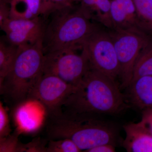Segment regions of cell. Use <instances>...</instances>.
Segmentation results:
<instances>
[{"instance_id": "6da1fadb", "label": "cell", "mask_w": 152, "mask_h": 152, "mask_svg": "<svg viewBox=\"0 0 152 152\" xmlns=\"http://www.w3.org/2000/svg\"><path fill=\"white\" fill-rule=\"evenodd\" d=\"M116 81L91 68L61 107L68 113L114 115L127 107Z\"/></svg>"}, {"instance_id": "7a4b0ae2", "label": "cell", "mask_w": 152, "mask_h": 152, "mask_svg": "<svg viewBox=\"0 0 152 152\" xmlns=\"http://www.w3.org/2000/svg\"><path fill=\"white\" fill-rule=\"evenodd\" d=\"M45 124L48 140L69 139L82 151L102 144L115 145L116 140L114 127L97 115L68 113L61 110L47 114Z\"/></svg>"}, {"instance_id": "3957f363", "label": "cell", "mask_w": 152, "mask_h": 152, "mask_svg": "<svg viewBox=\"0 0 152 152\" xmlns=\"http://www.w3.org/2000/svg\"><path fill=\"white\" fill-rule=\"evenodd\" d=\"M44 53L42 39L35 43L18 47L10 70L0 85L5 100L15 107L27 100L42 75Z\"/></svg>"}, {"instance_id": "277c9868", "label": "cell", "mask_w": 152, "mask_h": 152, "mask_svg": "<svg viewBox=\"0 0 152 152\" xmlns=\"http://www.w3.org/2000/svg\"><path fill=\"white\" fill-rule=\"evenodd\" d=\"M48 15L50 18L45 24L42 37L45 54L81 46L83 42L99 28L78 6L58 9Z\"/></svg>"}, {"instance_id": "5b68a950", "label": "cell", "mask_w": 152, "mask_h": 152, "mask_svg": "<svg viewBox=\"0 0 152 152\" xmlns=\"http://www.w3.org/2000/svg\"><path fill=\"white\" fill-rule=\"evenodd\" d=\"M108 31L119 62L121 87L127 88L132 79L137 58L142 49L152 39V34L137 28Z\"/></svg>"}, {"instance_id": "8992f818", "label": "cell", "mask_w": 152, "mask_h": 152, "mask_svg": "<svg viewBox=\"0 0 152 152\" xmlns=\"http://www.w3.org/2000/svg\"><path fill=\"white\" fill-rule=\"evenodd\" d=\"M81 46L70 47L45 54L43 73L53 75L76 87L90 65Z\"/></svg>"}, {"instance_id": "52a82bcc", "label": "cell", "mask_w": 152, "mask_h": 152, "mask_svg": "<svg viewBox=\"0 0 152 152\" xmlns=\"http://www.w3.org/2000/svg\"><path fill=\"white\" fill-rule=\"evenodd\" d=\"M90 66L114 80L119 77V62L108 31L99 28L81 45Z\"/></svg>"}, {"instance_id": "ba28073f", "label": "cell", "mask_w": 152, "mask_h": 152, "mask_svg": "<svg viewBox=\"0 0 152 152\" xmlns=\"http://www.w3.org/2000/svg\"><path fill=\"white\" fill-rule=\"evenodd\" d=\"M75 88L56 76L43 74L29 99L39 102L45 109L47 114L53 113L61 110L63 104Z\"/></svg>"}, {"instance_id": "9c48e42d", "label": "cell", "mask_w": 152, "mask_h": 152, "mask_svg": "<svg viewBox=\"0 0 152 152\" xmlns=\"http://www.w3.org/2000/svg\"><path fill=\"white\" fill-rule=\"evenodd\" d=\"M43 18L31 20L9 18L0 28L10 44L17 47L33 45L42 39L45 24Z\"/></svg>"}, {"instance_id": "30bf717a", "label": "cell", "mask_w": 152, "mask_h": 152, "mask_svg": "<svg viewBox=\"0 0 152 152\" xmlns=\"http://www.w3.org/2000/svg\"><path fill=\"white\" fill-rule=\"evenodd\" d=\"M110 15L113 29L137 28L147 31L139 18L134 0H111Z\"/></svg>"}, {"instance_id": "8fae6325", "label": "cell", "mask_w": 152, "mask_h": 152, "mask_svg": "<svg viewBox=\"0 0 152 152\" xmlns=\"http://www.w3.org/2000/svg\"><path fill=\"white\" fill-rule=\"evenodd\" d=\"M126 137L123 146L129 152H152V134L140 121L124 126Z\"/></svg>"}, {"instance_id": "7c38bea8", "label": "cell", "mask_w": 152, "mask_h": 152, "mask_svg": "<svg viewBox=\"0 0 152 152\" xmlns=\"http://www.w3.org/2000/svg\"><path fill=\"white\" fill-rule=\"evenodd\" d=\"M7 1L10 9V18L31 20L46 17L52 12L46 0H10Z\"/></svg>"}, {"instance_id": "4fadbf2b", "label": "cell", "mask_w": 152, "mask_h": 152, "mask_svg": "<svg viewBox=\"0 0 152 152\" xmlns=\"http://www.w3.org/2000/svg\"><path fill=\"white\" fill-rule=\"evenodd\" d=\"M129 97L133 106L143 111L152 107V75L143 76L131 82Z\"/></svg>"}, {"instance_id": "5bb4252c", "label": "cell", "mask_w": 152, "mask_h": 152, "mask_svg": "<svg viewBox=\"0 0 152 152\" xmlns=\"http://www.w3.org/2000/svg\"><path fill=\"white\" fill-rule=\"evenodd\" d=\"M85 14L108 29H113L110 15L111 0H74Z\"/></svg>"}, {"instance_id": "9a60e30c", "label": "cell", "mask_w": 152, "mask_h": 152, "mask_svg": "<svg viewBox=\"0 0 152 152\" xmlns=\"http://www.w3.org/2000/svg\"><path fill=\"white\" fill-rule=\"evenodd\" d=\"M148 75H152V39L142 49L137 58L132 81Z\"/></svg>"}, {"instance_id": "2e32d148", "label": "cell", "mask_w": 152, "mask_h": 152, "mask_svg": "<svg viewBox=\"0 0 152 152\" xmlns=\"http://www.w3.org/2000/svg\"><path fill=\"white\" fill-rule=\"evenodd\" d=\"M18 47L1 40L0 42V85L10 70L18 53Z\"/></svg>"}, {"instance_id": "e0dca14e", "label": "cell", "mask_w": 152, "mask_h": 152, "mask_svg": "<svg viewBox=\"0 0 152 152\" xmlns=\"http://www.w3.org/2000/svg\"><path fill=\"white\" fill-rule=\"evenodd\" d=\"M137 12L146 31L152 34V2L150 0H134Z\"/></svg>"}, {"instance_id": "ac0fdd59", "label": "cell", "mask_w": 152, "mask_h": 152, "mask_svg": "<svg viewBox=\"0 0 152 152\" xmlns=\"http://www.w3.org/2000/svg\"><path fill=\"white\" fill-rule=\"evenodd\" d=\"M78 147L72 141L68 139L49 140L47 152H81Z\"/></svg>"}, {"instance_id": "d6986e66", "label": "cell", "mask_w": 152, "mask_h": 152, "mask_svg": "<svg viewBox=\"0 0 152 152\" xmlns=\"http://www.w3.org/2000/svg\"><path fill=\"white\" fill-rule=\"evenodd\" d=\"M16 133L0 138V152H23V144L19 141L18 135Z\"/></svg>"}, {"instance_id": "ffe728a7", "label": "cell", "mask_w": 152, "mask_h": 152, "mask_svg": "<svg viewBox=\"0 0 152 152\" xmlns=\"http://www.w3.org/2000/svg\"><path fill=\"white\" fill-rule=\"evenodd\" d=\"M8 112L1 101L0 102V138L10 134Z\"/></svg>"}, {"instance_id": "44dd1931", "label": "cell", "mask_w": 152, "mask_h": 152, "mask_svg": "<svg viewBox=\"0 0 152 152\" xmlns=\"http://www.w3.org/2000/svg\"><path fill=\"white\" fill-rule=\"evenodd\" d=\"M46 140L37 138L27 144H24L23 152H47Z\"/></svg>"}, {"instance_id": "7402d4cb", "label": "cell", "mask_w": 152, "mask_h": 152, "mask_svg": "<svg viewBox=\"0 0 152 152\" xmlns=\"http://www.w3.org/2000/svg\"><path fill=\"white\" fill-rule=\"evenodd\" d=\"M53 11L74 6V0H46Z\"/></svg>"}, {"instance_id": "603a6c76", "label": "cell", "mask_w": 152, "mask_h": 152, "mask_svg": "<svg viewBox=\"0 0 152 152\" xmlns=\"http://www.w3.org/2000/svg\"><path fill=\"white\" fill-rule=\"evenodd\" d=\"M10 4L6 0H0V26L10 18Z\"/></svg>"}, {"instance_id": "cb8c5ba5", "label": "cell", "mask_w": 152, "mask_h": 152, "mask_svg": "<svg viewBox=\"0 0 152 152\" xmlns=\"http://www.w3.org/2000/svg\"><path fill=\"white\" fill-rule=\"evenodd\" d=\"M152 134V107L142 111L141 121Z\"/></svg>"}, {"instance_id": "d4e9b609", "label": "cell", "mask_w": 152, "mask_h": 152, "mask_svg": "<svg viewBox=\"0 0 152 152\" xmlns=\"http://www.w3.org/2000/svg\"><path fill=\"white\" fill-rule=\"evenodd\" d=\"M87 152H115V145L111 144H104L99 145L87 151Z\"/></svg>"}, {"instance_id": "484cf974", "label": "cell", "mask_w": 152, "mask_h": 152, "mask_svg": "<svg viewBox=\"0 0 152 152\" xmlns=\"http://www.w3.org/2000/svg\"><path fill=\"white\" fill-rule=\"evenodd\" d=\"M6 1H10V0H6Z\"/></svg>"}, {"instance_id": "4316f807", "label": "cell", "mask_w": 152, "mask_h": 152, "mask_svg": "<svg viewBox=\"0 0 152 152\" xmlns=\"http://www.w3.org/2000/svg\"><path fill=\"white\" fill-rule=\"evenodd\" d=\"M150 1H151V2H152V0H150Z\"/></svg>"}, {"instance_id": "83f0119b", "label": "cell", "mask_w": 152, "mask_h": 152, "mask_svg": "<svg viewBox=\"0 0 152 152\" xmlns=\"http://www.w3.org/2000/svg\"></svg>"}]
</instances>
